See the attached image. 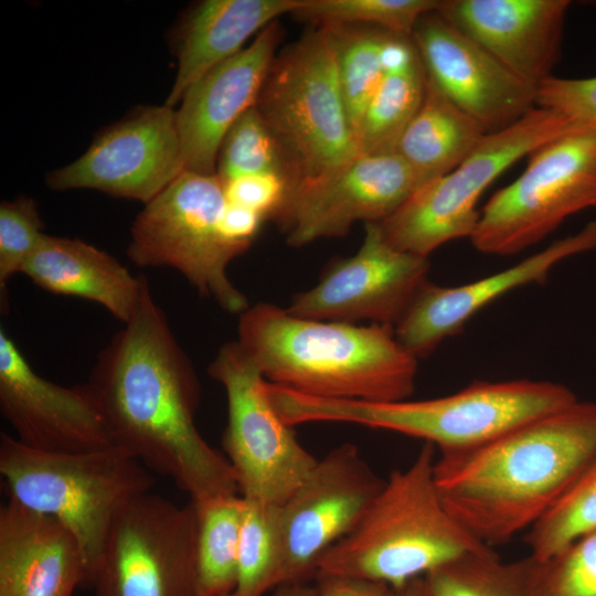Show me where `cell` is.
I'll return each mask as SVG.
<instances>
[{
    "mask_svg": "<svg viewBox=\"0 0 596 596\" xmlns=\"http://www.w3.org/2000/svg\"><path fill=\"white\" fill-rule=\"evenodd\" d=\"M113 446L202 504L238 494L224 455L195 426L200 384L149 285L132 318L100 351L87 382Z\"/></svg>",
    "mask_w": 596,
    "mask_h": 596,
    "instance_id": "6da1fadb",
    "label": "cell"
},
{
    "mask_svg": "<svg viewBox=\"0 0 596 596\" xmlns=\"http://www.w3.org/2000/svg\"><path fill=\"white\" fill-rule=\"evenodd\" d=\"M596 458V403L579 402L496 440L436 458L450 514L490 546L536 523Z\"/></svg>",
    "mask_w": 596,
    "mask_h": 596,
    "instance_id": "7a4b0ae2",
    "label": "cell"
},
{
    "mask_svg": "<svg viewBox=\"0 0 596 596\" xmlns=\"http://www.w3.org/2000/svg\"><path fill=\"white\" fill-rule=\"evenodd\" d=\"M236 340L272 384L326 398L408 400L417 358L392 327L312 320L258 302L240 315Z\"/></svg>",
    "mask_w": 596,
    "mask_h": 596,
    "instance_id": "3957f363",
    "label": "cell"
},
{
    "mask_svg": "<svg viewBox=\"0 0 596 596\" xmlns=\"http://www.w3.org/2000/svg\"><path fill=\"white\" fill-rule=\"evenodd\" d=\"M270 401L290 426L351 423L423 439L440 454L482 447L509 432L577 401L551 381H476L446 396L398 402L326 398L273 386Z\"/></svg>",
    "mask_w": 596,
    "mask_h": 596,
    "instance_id": "277c9868",
    "label": "cell"
},
{
    "mask_svg": "<svg viewBox=\"0 0 596 596\" xmlns=\"http://www.w3.org/2000/svg\"><path fill=\"white\" fill-rule=\"evenodd\" d=\"M435 461V446L424 443L408 467L392 471L355 528L318 560L315 576L369 579L397 590L488 547L445 507Z\"/></svg>",
    "mask_w": 596,
    "mask_h": 596,
    "instance_id": "5b68a950",
    "label": "cell"
},
{
    "mask_svg": "<svg viewBox=\"0 0 596 596\" xmlns=\"http://www.w3.org/2000/svg\"><path fill=\"white\" fill-rule=\"evenodd\" d=\"M0 473L9 499L60 521L77 540L87 584L117 514L150 492L155 478L117 447L86 453H49L0 434Z\"/></svg>",
    "mask_w": 596,
    "mask_h": 596,
    "instance_id": "8992f818",
    "label": "cell"
},
{
    "mask_svg": "<svg viewBox=\"0 0 596 596\" xmlns=\"http://www.w3.org/2000/svg\"><path fill=\"white\" fill-rule=\"evenodd\" d=\"M256 108L280 147L290 185L327 173L360 153L329 28L308 32L274 60Z\"/></svg>",
    "mask_w": 596,
    "mask_h": 596,
    "instance_id": "52a82bcc",
    "label": "cell"
},
{
    "mask_svg": "<svg viewBox=\"0 0 596 596\" xmlns=\"http://www.w3.org/2000/svg\"><path fill=\"white\" fill-rule=\"evenodd\" d=\"M226 204L217 174L183 171L136 216L127 256L140 267L178 270L201 296L241 315L248 300L231 281L227 267L248 247L223 233Z\"/></svg>",
    "mask_w": 596,
    "mask_h": 596,
    "instance_id": "ba28073f",
    "label": "cell"
},
{
    "mask_svg": "<svg viewBox=\"0 0 596 596\" xmlns=\"http://www.w3.org/2000/svg\"><path fill=\"white\" fill-rule=\"evenodd\" d=\"M563 117L534 107L511 126L487 134L453 171L419 187L391 216L377 223L393 247L428 257L447 242L469 237L485 190L508 168L573 130Z\"/></svg>",
    "mask_w": 596,
    "mask_h": 596,
    "instance_id": "9c48e42d",
    "label": "cell"
},
{
    "mask_svg": "<svg viewBox=\"0 0 596 596\" xmlns=\"http://www.w3.org/2000/svg\"><path fill=\"white\" fill-rule=\"evenodd\" d=\"M587 209H596V135L573 129L533 151L488 200L470 241L483 254L514 255Z\"/></svg>",
    "mask_w": 596,
    "mask_h": 596,
    "instance_id": "30bf717a",
    "label": "cell"
},
{
    "mask_svg": "<svg viewBox=\"0 0 596 596\" xmlns=\"http://www.w3.org/2000/svg\"><path fill=\"white\" fill-rule=\"evenodd\" d=\"M209 374L225 390V457L244 499L280 505L301 485L318 459L297 439L272 404L267 380L237 341L224 343Z\"/></svg>",
    "mask_w": 596,
    "mask_h": 596,
    "instance_id": "8fae6325",
    "label": "cell"
},
{
    "mask_svg": "<svg viewBox=\"0 0 596 596\" xmlns=\"http://www.w3.org/2000/svg\"><path fill=\"white\" fill-rule=\"evenodd\" d=\"M198 512L142 493L117 514L92 575L94 596H202L196 567Z\"/></svg>",
    "mask_w": 596,
    "mask_h": 596,
    "instance_id": "7c38bea8",
    "label": "cell"
},
{
    "mask_svg": "<svg viewBox=\"0 0 596 596\" xmlns=\"http://www.w3.org/2000/svg\"><path fill=\"white\" fill-rule=\"evenodd\" d=\"M384 482L355 445H339L318 459L278 505L281 549L275 588L315 575L318 560L355 528Z\"/></svg>",
    "mask_w": 596,
    "mask_h": 596,
    "instance_id": "4fadbf2b",
    "label": "cell"
},
{
    "mask_svg": "<svg viewBox=\"0 0 596 596\" xmlns=\"http://www.w3.org/2000/svg\"><path fill=\"white\" fill-rule=\"evenodd\" d=\"M419 187L395 153H359L327 173L290 185L272 217L287 244L300 247L343 236L360 221H384Z\"/></svg>",
    "mask_w": 596,
    "mask_h": 596,
    "instance_id": "5bb4252c",
    "label": "cell"
},
{
    "mask_svg": "<svg viewBox=\"0 0 596 596\" xmlns=\"http://www.w3.org/2000/svg\"><path fill=\"white\" fill-rule=\"evenodd\" d=\"M429 268L428 257L393 247L377 223H366L359 251L332 263L286 310L305 319L369 321L395 329L430 283Z\"/></svg>",
    "mask_w": 596,
    "mask_h": 596,
    "instance_id": "9a60e30c",
    "label": "cell"
},
{
    "mask_svg": "<svg viewBox=\"0 0 596 596\" xmlns=\"http://www.w3.org/2000/svg\"><path fill=\"white\" fill-rule=\"evenodd\" d=\"M183 171L172 107L147 106L100 131L74 162L46 175L56 191L93 189L145 204Z\"/></svg>",
    "mask_w": 596,
    "mask_h": 596,
    "instance_id": "2e32d148",
    "label": "cell"
},
{
    "mask_svg": "<svg viewBox=\"0 0 596 596\" xmlns=\"http://www.w3.org/2000/svg\"><path fill=\"white\" fill-rule=\"evenodd\" d=\"M0 411L23 445L49 453H86L113 446L89 385L63 386L39 375L0 330Z\"/></svg>",
    "mask_w": 596,
    "mask_h": 596,
    "instance_id": "e0dca14e",
    "label": "cell"
},
{
    "mask_svg": "<svg viewBox=\"0 0 596 596\" xmlns=\"http://www.w3.org/2000/svg\"><path fill=\"white\" fill-rule=\"evenodd\" d=\"M411 39L426 76L487 134L511 126L535 107V87L437 11L418 20Z\"/></svg>",
    "mask_w": 596,
    "mask_h": 596,
    "instance_id": "ac0fdd59",
    "label": "cell"
},
{
    "mask_svg": "<svg viewBox=\"0 0 596 596\" xmlns=\"http://www.w3.org/2000/svg\"><path fill=\"white\" fill-rule=\"evenodd\" d=\"M279 34L276 21L270 23L247 47L187 89L175 110L185 171L216 174L221 143L235 121L256 105Z\"/></svg>",
    "mask_w": 596,
    "mask_h": 596,
    "instance_id": "d6986e66",
    "label": "cell"
},
{
    "mask_svg": "<svg viewBox=\"0 0 596 596\" xmlns=\"http://www.w3.org/2000/svg\"><path fill=\"white\" fill-rule=\"evenodd\" d=\"M596 249V220L579 232L498 273L456 287L428 283L395 327L398 341L417 359L458 333L482 308L528 284L543 283L562 260Z\"/></svg>",
    "mask_w": 596,
    "mask_h": 596,
    "instance_id": "ffe728a7",
    "label": "cell"
},
{
    "mask_svg": "<svg viewBox=\"0 0 596 596\" xmlns=\"http://www.w3.org/2000/svg\"><path fill=\"white\" fill-rule=\"evenodd\" d=\"M570 7L568 0H441L436 11L536 88L560 58Z\"/></svg>",
    "mask_w": 596,
    "mask_h": 596,
    "instance_id": "44dd1931",
    "label": "cell"
},
{
    "mask_svg": "<svg viewBox=\"0 0 596 596\" xmlns=\"http://www.w3.org/2000/svg\"><path fill=\"white\" fill-rule=\"evenodd\" d=\"M75 536L55 518L9 499L0 508V596H72L87 584Z\"/></svg>",
    "mask_w": 596,
    "mask_h": 596,
    "instance_id": "7402d4cb",
    "label": "cell"
},
{
    "mask_svg": "<svg viewBox=\"0 0 596 596\" xmlns=\"http://www.w3.org/2000/svg\"><path fill=\"white\" fill-rule=\"evenodd\" d=\"M22 273L40 288L99 304L123 323L148 286L108 253L78 238L44 234Z\"/></svg>",
    "mask_w": 596,
    "mask_h": 596,
    "instance_id": "603a6c76",
    "label": "cell"
},
{
    "mask_svg": "<svg viewBox=\"0 0 596 596\" xmlns=\"http://www.w3.org/2000/svg\"><path fill=\"white\" fill-rule=\"evenodd\" d=\"M302 0H205L194 6L177 31L178 70L164 105L180 103L206 72L231 58L255 32L264 30Z\"/></svg>",
    "mask_w": 596,
    "mask_h": 596,
    "instance_id": "cb8c5ba5",
    "label": "cell"
},
{
    "mask_svg": "<svg viewBox=\"0 0 596 596\" xmlns=\"http://www.w3.org/2000/svg\"><path fill=\"white\" fill-rule=\"evenodd\" d=\"M486 135L426 76L423 102L389 152L411 168L422 187L458 167Z\"/></svg>",
    "mask_w": 596,
    "mask_h": 596,
    "instance_id": "d4e9b609",
    "label": "cell"
},
{
    "mask_svg": "<svg viewBox=\"0 0 596 596\" xmlns=\"http://www.w3.org/2000/svg\"><path fill=\"white\" fill-rule=\"evenodd\" d=\"M196 567L202 596H224L237 585V552L244 499L220 497L195 504Z\"/></svg>",
    "mask_w": 596,
    "mask_h": 596,
    "instance_id": "484cf974",
    "label": "cell"
},
{
    "mask_svg": "<svg viewBox=\"0 0 596 596\" xmlns=\"http://www.w3.org/2000/svg\"><path fill=\"white\" fill-rule=\"evenodd\" d=\"M529 556L503 562L490 546L466 554L424 576L428 596H536Z\"/></svg>",
    "mask_w": 596,
    "mask_h": 596,
    "instance_id": "4316f807",
    "label": "cell"
},
{
    "mask_svg": "<svg viewBox=\"0 0 596 596\" xmlns=\"http://www.w3.org/2000/svg\"><path fill=\"white\" fill-rule=\"evenodd\" d=\"M426 74L417 56L385 70L358 134L360 153L389 152L417 113L425 94Z\"/></svg>",
    "mask_w": 596,
    "mask_h": 596,
    "instance_id": "83f0119b",
    "label": "cell"
},
{
    "mask_svg": "<svg viewBox=\"0 0 596 596\" xmlns=\"http://www.w3.org/2000/svg\"><path fill=\"white\" fill-rule=\"evenodd\" d=\"M326 28L334 38L340 84L356 140L365 109L385 73L382 51L391 32L364 25Z\"/></svg>",
    "mask_w": 596,
    "mask_h": 596,
    "instance_id": "f1b7e54d",
    "label": "cell"
},
{
    "mask_svg": "<svg viewBox=\"0 0 596 596\" xmlns=\"http://www.w3.org/2000/svg\"><path fill=\"white\" fill-rule=\"evenodd\" d=\"M280 549L278 505L244 499L235 592L264 596L274 589Z\"/></svg>",
    "mask_w": 596,
    "mask_h": 596,
    "instance_id": "f546056e",
    "label": "cell"
},
{
    "mask_svg": "<svg viewBox=\"0 0 596 596\" xmlns=\"http://www.w3.org/2000/svg\"><path fill=\"white\" fill-rule=\"evenodd\" d=\"M441 0H302L291 14L319 26L364 25L411 38L418 20Z\"/></svg>",
    "mask_w": 596,
    "mask_h": 596,
    "instance_id": "4dcf8cb0",
    "label": "cell"
},
{
    "mask_svg": "<svg viewBox=\"0 0 596 596\" xmlns=\"http://www.w3.org/2000/svg\"><path fill=\"white\" fill-rule=\"evenodd\" d=\"M596 529V458L530 529V556L544 562L577 538Z\"/></svg>",
    "mask_w": 596,
    "mask_h": 596,
    "instance_id": "1f68e13d",
    "label": "cell"
},
{
    "mask_svg": "<svg viewBox=\"0 0 596 596\" xmlns=\"http://www.w3.org/2000/svg\"><path fill=\"white\" fill-rule=\"evenodd\" d=\"M216 174L223 183L246 175L278 174L290 185L287 162L256 105L225 135L217 156Z\"/></svg>",
    "mask_w": 596,
    "mask_h": 596,
    "instance_id": "d6a6232c",
    "label": "cell"
},
{
    "mask_svg": "<svg viewBox=\"0 0 596 596\" xmlns=\"http://www.w3.org/2000/svg\"><path fill=\"white\" fill-rule=\"evenodd\" d=\"M532 562L536 596H596V529L551 558Z\"/></svg>",
    "mask_w": 596,
    "mask_h": 596,
    "instance_id": "836d02e7",
    "label": "cell"
},
{
    "mask_svg": "<svg viewBox=\"0 0 596 596\" xmlns=\"http://www.w3.org/2000/svg\"><path fill=\"white\" fill-rule=\"evenodd\" d=\"M38 204L20 195L0 205V294L1 307L8 308L9 279L22 269L44 233Z\"/></svg>",
    "mask_w": 596,
    "mask_h": 596,
    "instance_id": "e575fe53",
    "label": "cell"
},
{
    "mask_svg": "<svg viewBox=\"0 0 596 596\" xmlns=\"http://www.w3.org/2000/svg\"><path fill=\"white\" fill-rule=\"evenodd\" d=\"M535 106L556 113L573 127L596 135V76H550L540 83Z\"/></svg>",
    "mask_w": 596,
    "mask_h": 596,
    "instance_id": "d590c367",
    "label": "cell"
},
{
    "mask_svg": "<svg viewBox=\"0 0 596 596\" xmlns=\"http://www.w3.org/2000/svg\"><path fill=\"white\" fill-rule=\"evenodd\" d=\"M288 187V180L278 174L246 175L224 183L228 203L251 209L265 219L277 211Z\"/></svg>",
    "mask_w": 596,
    "mask_h": 596,
    "instance_id": "8d00e7d4",
    "label": "cell"
},
{
    "mask_svg": "<svg viewBox=\"0 0 596 596\" xmlns=\"http://www.w3.org/2000/svg\"><path fill=\"white\" fill-rule=\"evenodd\" d=\"M316 596H395V590L383 583L369 579L324 576L317 578Z\"/></svg>",
    "mask_w": 596,
    "mask_h": 596,
    "instance_id": "74e56055",
    "label": "cell"
},
{
    "mask_svg": "<svg viewBox=\"0 0 596 596\" xmlns=\"http://www.w3.org/2000/svg\"><path fill=\"white\" fill-rule=\"evenodd\" d=\"M264 220L263 215L251 209L227 202L222 231L230 241L249 247Z\"/></svg>",
    "mask_w": 596,
    "mask_h": 596,
    "instance_id": "f35d334b",
    "label": "cell"
},
{
    "mask_svg": "<svg viewBox=\"0 0 596 596\" xmlns=\"http://www.w3.org/2000/svg\"><path fill=\"white\" fill-rule=\"evenodd\" d=\"M273 596H316V588L305 583L285 584L276 587Z\"/></svg>",
    "mask_w": 596,
    "mask_h": 596,
    "instance_id": "ab89813d",
    "label": "cell"
},
{
    "mask_svg": "<svg viewBox=\"0 0 596 596\" xmlns=\"http://www.w3.org/2000/svg\"><path fill=\"white\" fill-rule=\"evenodd\" d=\"M395 596H428L424 577L413 579L403 588L395 590Z\"/></svg>",
    "mask_w": 596,
    "mask_h": 596,
    "instance_id": "60d3db41",
    "label": "cell"
},
{
    "mask_svg": "<svg viewBox=\"0 0 596 596\" xmlns=\"http://www.w3.org/2000/svg\"><path fill=\"white\" fill-rule=\"evenodd\" d=\"M224 596H241L240 594H237L235 590L231 594H227V595H224Z\"/></svg>",
    "mask_w": 596,
    "mask_h": 596,
    "instance_id": "b9f144b4",
    "label": "cell"
}]
</instances>
